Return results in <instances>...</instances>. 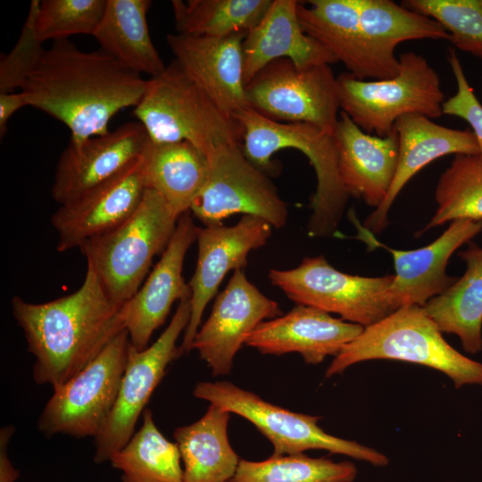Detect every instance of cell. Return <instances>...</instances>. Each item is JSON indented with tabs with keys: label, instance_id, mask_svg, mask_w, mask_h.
Returning <instances> with one entry per match:
<instances>
[{
	"label": "cell",
	"instance_id": "1",
	"mask_svg": "<svg viewBox=\"0 0 482 482\" xmlns=\"http://www.w3.org/2000/svg\"><path fill=\"white\" fill-rule=\"evenodd\" d=\"M146 80L102 49L82 51L68 38L53 41L21 91L28 106L62 122L71 139L109 132L120 111L136 106Z\"/></svg>",
	"mask_w": 482,
	"mask_h": 482
},
{
	"label": "cell",
	"instance_id": "2",
	"mask_svg": "<svg viewBox=\"0 0 482 482\" xmlns=\"http://www.w3.org/2000/svg\"><path fill=\"white\" fill-rule=\"evenodd\" d=\"M11 307L35 357V383L53 389L80 371L125 329L122 306L110 299L87 264L75 292L40 303L13 296Z\"/></svg>",
	"mask_w": 482,
	"mask_h": 482
},
{
	"label": "cell",
	"instance_id": "3",
	"mask_svg": "<svg viewBox=\"0 0 482 482\" xmlns=\"http://www.w3.org/2000/svg\"><path fill=\"white\" fill-rule=\"evenodd\" d=\"M397 360L435 369L449 377L456 388L482 386V363L451 346L423 307H401L364 328L334 357L325 376L330 378L369 360Z\"/></svg>",
	"mask_w": 482,
	"mask_h": 482
},
{
	"label": "cell",
	"instance_id": "4",
	"mask_svg": "<svg viewBox=\"0 0 482 482\" xmlns=\"http://www.w3.org/2000/svg\"><path fill=\"white\" fill-rule=\"evenodd\" d=\"M134 115L154 143L187 141L206 156L219 146L240 144V124L225 113L173 59L146 79Z\"/></svg>",
	"mask_w": 482,
	"mask_h": 482
},
{
	"label": "cell",
	"instance_id": "5",
	"mask_svg": "<svg viewBox=\"0 0 482 482\" xmlns=\"http://www.w3.org/2000/svg\"><path fill=\"white\" fill-rule=\"evenodd\" d=\"M235 120L243 129L242 150L259 169L268 168L271 156L285 148L299 150L308 158L317 178L308 234L313 237L333 235L350 197L339 176L333 134L307 123L274 121L251 108Z\"/></svg>",
	"mask_w": 482,
	"mask_h": 482
},
{
	"label": "cell",
	"instance_id": "6",
	"mask_svg": "<svg viewBox=\"0 0 482 482\" xmlns=\"http://www.w3.org/2000/svg\"><path fill=\"white\" fill-rule=\"evenodd\" d=\"M179 219L156 191L146 188L130 217L79 248L112 302L122 306L139 289L153 258L168 245Z\"/></svg>",
	"mask_w": 482,
	"mask_h": 482
},
{
	"label": "cell",
	"instance_id": "7",
	"mask_svg": "<svg viewBox=\"0 0 482 482\" xmlns=\"http://www.w3.org/2000/svg\"><path fill=\"white\" fill-rule=\"evenodd\" d=\"M398 73L386 79H358L349 72L337 76L341 111L368 134L386 137L407 114L429 119L443 115L445 96L435 69L414 52L399 56Z\"/></svg>",
	"mask_w": 482,
	"mask_h": 482
},
{
	"label": "cell",
	"instance_id": "8",
	"mask_svg": "<svg viewBox=\"0 0 482 482\" xmlns=\"http://www.w3.org/2000/svg\"><path fill=\"white\" fill-rule=\"evenodd\" d=\"M193 394L196 398L208 401L253 423L272 444L274 455L325 450L377 467L389 463L386 455L373 448L326 433L318 425L320 417L294 412L272 404L231 382H199Z\"/></svg>",
	"mask_w": 482,
	"mask_h": 482
},
{
	"label": "cell",
	"instance_id": "9",
	"mask_svg": "<svg viewBox=\"0 0 482 482\" xmlns=\"http://www.w3.org/2000/svg\"><path fill=\"white\" fill-rule=\"evenodd\" d=\"M129 345L124 329L80 371L53 389L39 416L38 430L46 436L96 437L116 402Z\"/></svg>",
	"mask_w": 482,
	"mask_h": 482
},
{
	"label": "cell",
	"instance_id": "10",
	"mask_svg": "<svg viewBox=\"0 0 482 482\" xmlns=\"http://www.w3.org/2000/svg\"><path fill=\"white\" fill-rule=\"evenodd\" d=\"M268 278L296 304L312 306L364 328L395 312L388 290L394 275L363 277L337 270L322 256L304 257L295 268L272 269Z\"/></svg>",
	"mask_w": 482,
	"mask_h": 482
},
{
	"label": "cell",
	"instance_id": "11",
	"mask_svg": "<svg viewBox=\"0 0 482 482\" xmlns=\"http://www.w3.org/2000/svg\"><path fill=\"white\" fill-rule=\"evenodd\" d=\"M249 107L274 121L307 123L333 134L340 109L330 65L300 68L281 58L264 66L246 85Z\"/></svg>",
	"mask_w": 482,
	"mask_h": 482
},
{
	"label": "cell",
	"instance_id": "12",
	"mask_svg": "<svg viewBox=\"0 0 482 482\" xmlns=\"http://www.w3.org/2000/svg\"><path fill=\"white\" fill-rule=\"evenodd\" d=\"M208 171L190 212L205 226L222 224L231 215H253L272 227L285 226L286 203L261 169L245 155L240 144H227L208 156Z\"/></svg>",
	"mask_w": 482,
	"mask_h": 482
},
{
	"label": "cell",
	"instance_id": "13",
	"mask_svg": "<svg viewBox=\"0 0 482 482\" xmlns=\"http://www.w3.org/2000/svg\"><path fill=\"white\" fill-rule=\"evenodd\" d=\"M190 295L179 302L168 327L150 346L138 350L129 345L116 402L95 437L96 463L109 461L129 441L139 416L164 377L167 367L181 355L177 341L189 322Z\"/></svg>",
	"mask_w": 482,
	"mask_h": 482
},
{
	"label": "cell",
	"instance_id": "14",
	"mask_svg": "<svg viewBox=\"0 0 482 482\" xmlns=\"http://www.w3.org/2000/svg\"><path fill=\"white\" fill-rule=\"evenodd\" d=\"M272 226L265 220L243 215L235 225L198 228V254L194 275L188 283L190 318L179 346L180 353L192 350L203 313L230 270H242L250 252L265 245Z\"/></svg>",
	"mask_w": 482,
	"mask_h": 482
},
{
	"label": "cell",
	"instance_id": "15",
	"mask_svg": "<svg viewBox=\"0 0 482 482\" xmlns=\"http://www.w3.org/2000/svg\"><path fill=\"white\" fill-rule=\"evenodd\" d=\"M280 315L278 303L252 284L243 270H236L199 328L192 349L197 351L213 376L227 375L235 355L257 326Z\"/></svg>",
	"mask_w": 482,
	"mask_h": 482
},
{
	"label": "cell",
	"instance_id": "16",
	"mask_svg": "<svg viewBox=\"0 0 482 482\" xmlns=\"http://www.w3.org/2000/svg\"><path fill=\"white\" fill-rule=\"evenodd\" d=\"M145 189L139 156L112 178L60 205L51 217L57 233L56 249L80 248L89 239L120 225L138 207Z\"/></svg>",
	"mask_w": 482,
	"mask_h": 482
},
{
	"label": "cell",
	"instance_id": "17",
	"mask_svg": "<svg viewBox=\"0 0 482 482\" xmlns=\"http://www.w3.org/2000/svg\"><path fill=\"white\" fill-rule=\"evenodd\" d=\"M149 142L138 121L80 141L70 139L56 165L52 197L60 205L77 199L141 156Z\"/></svg>",
	"mask_w": 482,
	"mask_h": 482
},
{
	"label": "cell",
	"instance_id": "18",
	"mask_svg": "<svg viewBox=\"0 0 482 482\" xmlns=\"http://www.w3.org/2000/svg\"><path fill=\"white\" fill-rule=\"evenodd\" d=\"M361 238L386 249L394 260L395 274L388 290L394 310L403 306L423 307L445 292L457 279L447 275L446 266L453 253L482 231V220H455L429 245L414 250L392 249L371 237L353 217Z\"/></svg>",
	"mask_w": 482,
	"mask_h": 482
},
{
	"label": "cell",
	"instance_id": "19",
	"mask_svg": "<svg viewBox=\"0 0 482 482\" xmlns=\"http://www.w3.org/2000/svg\"><path fill=\"white\" fill-rule=\"evenodd\" d=\"M301 2L297 17L303 31L324 46L358 79H386L399 71V59L375 49L361 25L357 0Z\"/></svg>",
	"mask_w": 482,
	"mask_h": 482
},
{
	"label": "cell",
	"instance_id": "20",
	"mask_svg": "<svg viewBox=\"0 0 482 482\" xmlns=\"http://www.w3.org/2000/svg\"><path fill=\"white\" fill-rule=\"evenodd\" d=\"M197 230L190 212L181 215L161 259L145 283L122 305L125 329L135 348L147 347L153 333L165 322L174 302L191 295L182 270L186 253L196 240Z\"/></svg>",
	"mask_w": 482,
	"mask_h": 482
},
{
	"label": "cell",
	"instance_id": "21",
	"mask_svg": "<svg viewBox=\"0 0 482 482\" xmlns=\"http://www.w3.org/2000/svg\"><path fill=\"white\" fill-rule=\"evenodd\" d=\"M246 34L211 37L173 33L166 37L175 60L184 71L233 119L250 108L242 50Z\"/></svg>",
	"mask_w": 482,
	"mask_h": 482
},
{
	"label": "cell",
	"instance_id": "22",
	"mask_svg": "<svg viewBox=\"0 0 482 482\" xmlns=\"http://www.w3.org/2000/svg\"><path fill=\"white\" fill-rule=\"evenodd\" d=\"M364 327L332 317L322 310L296 304L284 315L262 321L245 345L263 354L298 353L308 364L337 356Z\"/></svg>",
	"mask_w": 482,
	"mask_h": 482
},
{
	"label": "cell",
	"instance_id": "23",
	"mask_svg": "<svg viewBox=\"0 0 482 482\" xmlns=\"http://www.w3.org/2000/svg\"><path fill=\"white\" fill-rule=\"evenodd\" d=\"M333 136L339 176L347 194L378 209L390 190L397 168L396 131L386 137L368 134L340 111Z\"/></svg>",
	"mask_w": 482,
	"mask_h": 482
},
{
	"label": "cell",
	"instance_id": "24",
	"mask_svg": "<svg viewBox=\"0 0 482 482\" xmlns=\"http://www.w3.org/2000/svg\"><path fill=\"white\" fill-rule=\"evenodd\" d=\"M394 129L399 140L397 168L383 204L365 221L364 228L370 233H380L386 228L388 212L396 196L425 166L448 154H479V147L471 130L449 129L420 114L399 118Z\"/></svg>",
	"mask_w": 482,
	"mask_h": 482
},
{
	"label": "cell",
	"instance_id": "25",
	"mask_svg": "<svg viewBox=\"0 0 482 482\" xmlns=\"http://www.w3.org/2000/svg\"><path fill=\"white\" fill-rule=\"evenodd\" d=\"M298 4L272 0L262 20L247 32L242 45L245 85L277 59H289L300 68L337 62L324 46L303 31L297 17Z\"/></svg>",
	"mask_w": 482,
	"mask_h": 482
},
{
	"label": "cell",
	"instance_id": "26",
	"mask_svg": "<svg viewBox=\"0 0 482 482\" xmlns=\"http://www.w3.org/2000/svg\"><path fill=\"white\" fill-rule=\"evenodd\" d=\"M141 159L146 188L156 191L179 218L190 212L206 179L207 156L187 141L150 140Z\"/></svg>",
	"mask_w": 482,
	"mask_h": 482
},
{
	"label": "cell",
	"instance_id": "27",
	"mask_svg": "<svg viewBox=\"0 0 482 482\" xmlns=\"http://www.w3.org/2000/svg\"><path fill=\"white\" fill-rule=\"evenodd\" d=\"M230 412L210 403L198 420L174 430L184 482H229L240 459L228 436Z\"/></svg>",
	"mask_w": 482,
	"mask_h": 482
},
{
	"label": "cell",
	"instance_id": "28",
	"mask_svg": "<svg viewBox=\"0 0 482 482\" xmlns=\"http://www.w3.org/2000/svg\"><path fill=\"white\" fill-rule=\"evenodd\" d=\"M458 254L464 274L423 309L442 333L456 335L465 352L477 353L482 350V246L470 243Z\"/></svg>",
	"mask_w": 482,
	"mask_h": 482
},
{
	"label": "cell",
	"instance_id": "29",
	"mask_svg": "<svg viewBox=\"0 0 482 482\" xmlns=\"http://www.w3.org/2000/svg\"><path fill=\"white\" fill-rule=\"evenodd\" d=\"M149 0H106L101 22L94 34L100 49L126 68L155 77L165 69L152 42L147 24Z\"/></svg>",
	"mask_w": 482,
	"mask_h": 482
},
{
	"label": "cell",
	"instance_id": "30",
	"mask_svg": "<svg viewBox=\"0 0 482 482\" xmlns=\"http://www.w3.org/2000/svg\"><path fill=\"white\" fill-rule=\"evenodd\" d=\"M180 461L178 445L162 435L145 409L140 428L109 461L120 471L121 482H184Z\"/></svg>",
	"mask_w": 482,
	"mask_h": 482
},
{
	"label": "cell",
	"instance_id": "31",
	"mask_svg": "<svg viewBox=\"0 0 482 482\" xmlns=\"http://www.w3.org/2000/svg\"><path fill=\"white\" fill-rule=\"evenodd\" d=\"M272 0H172L176 33L224 37L247 33L262 20Z\"/></svg>",
	"mask_w": 482,
	"mask_h": 482
},
{
	"label": "cell",
	"instance_id": "32",
	"mask_svg": "<svg viewBox=\"0 0 482 482\" xmlns=\"http://www.w3.org/2000/svg\"><path fill=\"white\" fill-rule=\"evenodd\" d=\"M363 32L372 46L388 57L403 41L437 39L450 41L447 30L434 19L390 0H357Z\"/></svg>",
	"mask_w": 482,
	"mask_h": 482
},
{
	"label": "cell",
	"instance_id": "33",
	"mask_svg": "<svg viewBox=\"0 0 482 482\" xmlns=\"http://www.w3.org/2000/svg\"><path fill=\"white\" fill-rule=\"evenodd\" d=\"M435 201L436 212L419 235L455 220H482V156L454 155L439 177Z\"/></svg>",
	"mask_w": 482,
	"mask_h": 482
},
{
	"label": "cell",
	"instance_id": "34",
	"mask_svg": "<svg viewBox=\"0 0 482 482\" xmlns=\"http://www.w3.org/2000/svg\"><path fill=\"white\" fill-rule=\"evenodd\" d=\"M356 466L347 461L312 458L304 453L274 455L253 461L240 459L229 482H353Z\"/></svg>",
	"mask_w": 482,
	"mask_h": 482
},
{
	"label": "cell",
	"instance_id": "35",
	"mask_svg": "<svg viewBox=\"0 0 482 482\" xmlns=\"http://www.w3.org/2000/svg\"><path fill=\"white\" fill-rule=\"evenodd\" d=\"M401 4L440 23L455 48L482 58V0H403Z\"/></svg>",
	"mask_w": 482,
	"mask_h": 482
},
{
	"label": "cell",
	"instance_id": "36",
	"mask_svg": "<svg viewBox=\"0 0 482 482\" xmlns=\"http://www.w3.org/2000/svg\"><path fill=\"white\" fill-rule=\"evenodd\" d=\"M106 7V0H41L35 29L41 42L85 34L94 36Z\"/></svg>",
	"mask_w": 482,
	"mask_h": 482
},
{
	"label": "cell",
	"instance_id": "37",
	"mask_svg": "<svg viewBox=\"0 0 482 482\" xmlns=\"http://www.w3.org/2000/svg\"><path fill=\"white\" fill-rule=\"evenodd\" d=\"M39 0H32L21 35L11 52L0 61V94L21 88L38 65L46 49L37 36L35 18Z\"/></svg>",
	"mask_w": 482,
	"mask_h": 482
},
{
	"label": "cell",
	"instance_id": "38",
	"mask_svg": "<svg viewBox=\"0 0 482 482\" xmlns=\"http://www.w3.org/2000/svg\"><path fill=\"white\" fill-rule=\"evenodd\" d=\"M447 59L456 80L457 91L444 102L442 112L461 118L470 124L482 156V104L466 79L455 48H449Z\"/></svg>",
	"mask_w": 482,
	"mask_h": 482
},
{
	"label": "cell",
	"instance_id": "39",
	"mask_svg": "<svg viewBox=\"0 0 482 482\" xmlns=\"http://www.w3.org/2000/svg\"><path fill=\"white\" fill-rule=\"evenodd\" d=\"M13 432L12 426L3 427L0 430V482H15L20 475L7 453V445Z\"/></svg>",
	"mask_w": 482,
	"mask_h": 482
},
{
	"label": "cell",
	"instance_id": "40",
	"mask_svg": "<svg viewBox=\"0 0 482 482\" xmlns=\"http://www.w3.org/2000/svg\"><path fill=\"white\" fill-rule=\"evenodd\" d=\"M28 106L22 91L0 94V137L5 134L9 119L21 108Z\"/></svg>",
	"mask_w": 482,
	"mask_h": 482
}]
</instances>
